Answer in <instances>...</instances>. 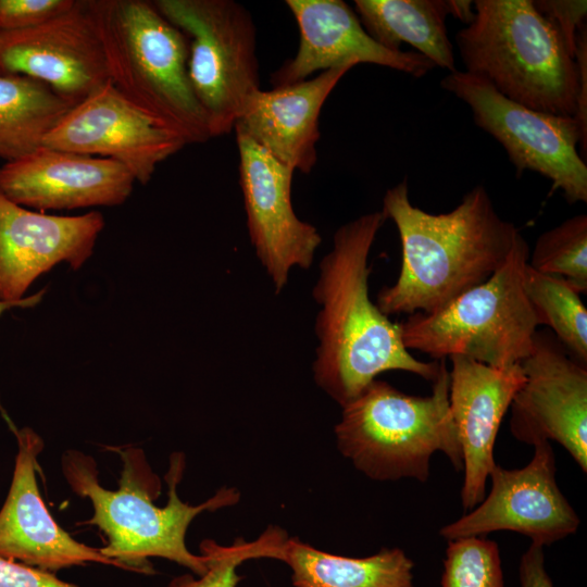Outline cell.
Wrapping results in <instances>:
<instances>
[{
    "mask_svg": "<svg viewBox=\"0 0 587 587\" xmlns=\"http://www.w3.org/2000/svg\"><path fill=\"white\" fill-rule=\"evenodd\" d=\"M385 221L383 212L375 211L341 225L312 290L320 305L314 380L340 407L384 372H410L433 383L440 369V360L415 359L402 342L399 324L370 298L369 254Z\"/></svg>",
    "mask_w": 587,
    "mask_h": 587,
    "instance_id": "cell-1",
    "label": "cell"
},
{
    "mask_svg": "<svg viewBox=\"0 0 587 587\" xmlns=\"http://www.w3.org/2000/svg\"><path fill=\"white\" fill-rule=\"evenodd\" d=\"M382 212L395 223L402 248L396 283L377 295L387 316L436 312L483 284L503 265L520 233L480 185L452 211L433 214L412 204L403 179L386 191Z\"/></svg>",
    "mask_w": 587,
    "mask_h": 587,
    "instance_id": "cell-2",
    "label": "cell"
},
{
    "mask_svg": "<svg viewBox=\"0 0 587 587\" xmlns=\"http://www.w3.org/2000/svg\"><path fill=\"white\" fill-rule=\"evenodd\" d=\"M117 451L123 460L117 490H108L100 485L91 457L77 450L66 451L62 457V471L71 489L92 503V517L82 524L99 527L108 538V544L99 548L101 553L135 573L153 574L149 558L155 557L173 561L195 575L203 574L207 571L205 558L188 550L185 542L187 529L203 511L237 503L239 491L223 487L199 505L182 501L177 485L183 477L185 458L176 452L171 457L165 475L168 500L161 508L154 503L161 483L143 451L136 448Z\"/></svg>",
    "mask_w": 587,
    "mask_h": 587,
    "instance_id": "cell-3",
    "label": "cell"
},
{
    "mask_svg": "<svg viewBox=\"0 0 587 587\" xmlns=\"http://www.w3.org/2000/svg\"><path fill=\"white\" fill-rule=\"evenodd\" d=\"M473 21L455 35L465 72L529 109L575 116L578 67L533 0H476Z\"/></svg>",
    "mask_w": 587,
    "mask_h": 587,
    "instance_id": "cell-4",
    "label": "cell"
},
{
    "mask_svg": "<svg viewBox=\"0 0 587 587\" xmlns=\"http://www.w3.org/2000/svg\"><path fill=\"white\" fill-rule=\"evenodd\" d=\"M116 90L132 104L180 133L208 141L205 116L188 77L186 35L146 0H90Z\"/></svg>",
    "mask_w": 587,
    "mask_h": 587,
    "instance_id": "cell-5",
    "label": "cell"
},
{
    "mask_svg": "<svg viewBox=\"0 0 587 587\" xmlns=\"http://www.w3.org/2000/svg\"><path fill=\"white\" fill-rule=\"evenodd\" d=\"M341 408L335 426L337 447L367 477L424 483L432 455L438 451L457 471L462 470V450L449 408L446 359L440 360L429 396L407 395L374 379Z\"/></svg>",
    "mask_w": 587,
    "mask_h": 587,
    "instance_id": "cell-6",
    "label": "cell"
},
{
    "mask_svg": "<svg viewBox=\"0 0 587 587\" xmlns=\"http://www.w3.org/2000/svg\"><path fill=\"white\" fill-rule=\"evenodd\" d=\"M528 257L519 233L503 265L483 284L436 312H415L398 323L404 347L437 360L462 354L498 369L520 363L540 325L523 286Z\"/></svg>",
    "mask_w": 587,
    "mask_h": 587,
    "instance_id": "cell-7",
    "label": "cell"
},
{
    "mask_svg": "<svg viewBox=\"0 0 587 587\" xmlns=\"http://www.w3.org/2000/svg\"><path fill=\"white\" fill-rule=\"evenodd\" d=\"M159 12L188 38V77L210 137L229 134L260 90L257 28L234 0H155Z\"/></svg>",
    "mask_w": 587,
    "mask_h": 587,
    "instance_id": "cell-8",
    "label": "cell"
},
{
    "mask_svg": "<svg viewBox=\"0 0 587 587\" xmlns=\"http://www.w3.org/2000/svg\"><path fill=\"white\" fill-rule=\"evenodd\" d=\"M441 87L469 105L476 125L505 150L517 172L533 171L552 182L569 203L587 201V141L573 116L529 109L500 93L487 80L454 71Z\"/></svg>",
    "mask_w": 587,
    "mask_h": 587,
    "instance_id": "cell-9",
    "label": "cell"
},
{
    "mask_svg": "<svg viewBox=\"0 0 587 587\" xmlns=\"http://www.w3.org/2000/svg\"><path fill=\"white\" fill-rule=\"evenodd\" d=\"M555 472L549 441L534 445L532 460L521 469L496 464L489 474V494L470 512L441 527L440 536L450 541L509 530L541 547L566 538L577 530L580 520L560 490Z\"/></svg>",
    "mask_w": 587,
    "mask_h": 587,
    "instance_id": "cell-10",
    "label": "cell"
},
{
    "mask_svg": "<svg viewBox=\"0 0 587 587\" xmlns=\"http://www.w3.org/2000/svg\"><path fill=\"white\" fill-rule=\"evenodd\" d=\"M520 366L524 383L510 409V430L521 442L560 444L587 471V365L550 332H536Z\"/></svg>",
    "mask_w": 587,
    "mask_h": 587,
    "instance_id": "cell-11",
    "label": "cell"
},
{
    "mask_svg": "<svg viewBox=\"0 0 587 587\" xmlns=\"http://www.w3.org/2000/svg\"><path fill=\"white\" fill-rule=\"evenodd\" d=\"M187 145L180 133L136 108L110 80L78 101L42 141L49 148L116 161L141 185Z\"/></svg>",
    "mask_w": 587,
    "mask_h": 587,
    "instance_id": "cell-12",
    "label": "cell"
},
{
    "mask_svg": "<svg viewBox=\"0 0 587 587\" xmlns=\"http://www.w3.org/2000/svg\"><path fill=\"white\" fill-rule=\"evenodd\" d=\"M239 184L247 227L257 258L279 294L294 267L309 268L322 237L300 220L291 202L295 171L249 138L236 135Z\"/></svg>",
    "mask_w": 587,
    "mask_h": 587,
    "instance_id": "cell-13",
    "label": "cell"
},
{
    "mask_svg": "<svg viewBox=\"0 0 587 587\" xmlns=\"http://www.w3.org/2000/svg\"><path fill=\"white\" fill-rule=\"evenodd\" d=\"M0 73L23 75L80 101L110 80L90 0L34 27L0 30Z\"/></svg>",
    "mask_w": 587,
    "mask_h": 587,
    "instance_id": "cell-14",
    "label": "cell"
},
{
    "mask_svg": "<svg viewBox=\"0 0 587 587\" xmlns=\"http://www.w3.org/2000/svg\"><path fill=\"white\" fill-rule=\"evenodd\" d=\"M104 218L98 211L53 215L15 203L0 191V301H17L59 263L78 270L92 255Z\"/></svg>",
    "mask_w": 587,
    "mask_h": 587,
    "instance_id": "cell-15",
    "label": "cell"
},
{
    "mask_svg": "<svg viewBox=\"0 0 587 587\" xmlns=\"http://www.w3.org/2000/svg\"><path fill=\"white\" fill-rule=\"evenodd\" d=\"M135 183L116 161L46 146L0 166V191L40 212L121 205Z\"/></svg>",
    "mask_w": 587,
    "mask_h": 587,
    "instance_id": "cell-16",
    "label": "cell"
},
{
    "mask_svg": "<svg viewBox=\"0 0 587 587\" xmlns=\"http://www.w3.org/2000/svg\"><path fill=\"white\" fill-rule=\"evenodd\" d=\"M11 429L18 450L10 490L0 510V555L50 573L89 562L124 570L100 549L75 540L59 526L36 479L37 457L43 441L28 427Z\"/></svg>",
    "mask_w": 587,
    "mask_h": 587,
    "instance_id": "cell-17",
    "label": "cell"
},
{
    "mask_svg": "<svg viewBox=\"0 0 587 587\" xmlns=\"http://www.w3.org/2000/svg\"><path fill=\"white\" fill-rule=\"evenodd\" d=\"M300 34L294 58L271 76L273 87L308 79L309 75L344 63H371L414 77L426 75L435 64L414 51H392L376 42L355 11L341 0H287Z\"/></svg>",
    "mask_w": 587,
    "mask_h": 587,
    "instance_id": "cell-18",
    "label": "cell"
},
{
    "mask_svg": "<svg viewBox=\"0 0 587 587\" xmlns=\"http://www.w3.org/2000/svg\"><path fill=\"white\" fill-rule=\"evenodd\" d=\"M449 359V408L463 458L461 502L471 511L486 496L498 430L524 374L519 363L498 369L462 354Z\"/></svg>",
    "mask_w": 587,
    "mask_h": 587,
    "instance_id": "cell-19",
    "label": "cell"
},
{
    "mask_svg": "<svg viewBox=\"0 0 587 587\" xmlns=\"http://www.w3.org/2000/svg\"><path fill=\"white\" fill-rule=\"evenodd\" d=\"M355 65L344 63L310 79L255 91L235 124V134L249 138L294 171L310 173L317 160L323 104Z\"/></svg>",
    "mask_w": 587,
    "mask_h": 587,
    "instance_id": "cell-20",
    "label": "cell"
},
{
    "mask_svg": "<svg viewBox=\"0 0 587 587\" xmlns=\"http://www.w3.org/2000/svg\"><path fill=\"white\" fill-rule=\"evenodd\" d=\"M354 8L366 33L383 47L399 51L405 42L435 66L457 71L446 27L449 0H355Z\"/></svg>",
    "mask_w": 587,
    "mask_h": 587,
    "instance_id": "cell-21",
    "label": "cell"
},
{
    "mask_svg": "<svg viewBox=\"0 0 587 587\" xmlns=\"http://www.w3.org/2000/svg\"><path fill=\"white\" fill-rule=\"evenodd\" d=\"M279 561L291 570L295 587H413V561L400 548L348 558L287 538Z\"/></svg>",
    "mask_w": 587,
    "mask_h": 587,
    "instance_id": "cell-22",
    "label": "cell"
},
{
    "mask_svg": "<svg viewBox=\"0 0 587 587\" xmlns=\"http://www.w3.org/2000/svg\"><path fill=\"white\" fill-rule=\"evenodd\" d=\"M76 103L33 78L0 73V158L14 161L42 146Z\"/></svg>",
    "mask_w": 587,
    "mask_h": 587,
    "instance_id": "cell-23",
    "label": "cell"
},
{
    "mask_svg": "<svg viewBox=\"0 0 587 587\" xmlns=\"http://www.w3.org/2000/svg\"><path fill=\"white\" fill-rule=\"evenodd\" d=\"M523 286L540 325H547L566 351L587 365V309L563 277L538 272L528 263Z\"/></svg>",
    "mask_w": 587,
    "mask_h": 587,
    "instance_id": "cell-24",
    "label": "cell"
},
{
    "mask_svg": "<svg viewBox=\"0 0 587 587\" xmlns=\"http://www.w3.org/2000/svg\"><path fill=\"white\" fill-rule=\"evenodd\" d=\"M287 538L285 530L270 526L252 541L237 538L233 545L222 546L212 539H204L200 544V554L205 558L207 571L197 577L192 574L177 576L167 587H237L241 580L237 574L240 564L260 558L279 560Z\"/></svg>",
    "mask_w": 587,
    "mask_h": 587,
    "instance_id": "cell-25",
    "label": "cell"
},
{
    "mask_svg": "<svg viewBox=\"0 0 587 587\" xmlns=\"http://www.w3.org/2000/svg\"><path fill=\"white\" fill-rule=\"evenodd\" d=\"M527 263L538 272L563 277L578 294L587 292V215H575L544 232Z\"/></svg>",
    "mask_w": 587,
    "mask_h": 587,
    "instance_id": "cell-26",
    "label": "cell"
},
{
    "mask_svg": "<svg viewBox=\"0 0 587 587\" xmlns=\"http://www.w3.org/2000/svg\"><path fill=\"white\" fill-rule=\"evenodd\" d=\"M441 587H505L498 545L486 537L448 541Z\"/></svg>",
    "mask_w": 587,
    "mask_h": 587,
    "instance_id": "cell-27",
    "label": "cell"
},
{
    "mask_svg": "<svg viewBox=\"0 0 587 587\" xmlns=\"http://www.w3.org/2000/svg\"><path fill=\"white\" fill-rule=\"evenodd\" d=\"M75 0H0V30L42 24L73 7Z\"/></svg>",
    "mask_w": 587,
    "mask_h": 587,
    "instance_id": "cell-28",
    "label": "cell"
},
{
    "mask_svg": "<svg viewBox=\"0 0 587 587\" xmlns=\"http://www.w3.org/2000/svg\"><path fill=\"white\" fill-rule=\"evenodd\" d=\"M536 9L555 27L569 52L574 57L576 38L586 25L587 2L585 0H539Z\"/></svg>",
    "mask_w": 587,
    "mask_h": 587,
    "instance_id": "cell-29",
    "label": "cell"
},
{
    "mask_svg": "<svg viewBox=\"0 0 587 587\" xmlns=\"http://www.w3.org/2000/svg\"><path fill=\"white\" fill-rule=\"evenodd\" d=\"M0 587H78L53 573L0 555Z\"/></svg>",
    "mask_w": 587,
    "mask_h": 587,
    "instance_id": "cell-30",
    "label": "cell"
},
{
    "mask_svg": "<svg viewBox=\"0 0 587 587\" xmlns=\"http://www.w3.org/2000/svg\"><path fill=\"white\" fill-rule=\"evenodd\" d=\"M520 587H553L545 566L544 547L530 544L519 566Z\"/></svg>",
    "mask_w": 587,
    "mask_h": 587,
    "instance_id": "cell-31",
    "label": "cell"
},
{
    "mask_svg": "<svg viewBox=\"0 0 587 587\" xmlns=\"http://www.w3.org/2000/svg\"><path fill=\"white\" fill-rule=\"evenodd\" d=\"M574 59L578 67L579 93L577 110L574 118L576 120L584 140L587 141V28L580 27L576 38V48Z\"/></svg>",
    "mask_w": 587,
    "mask_h": 587,
    "instance_id": "cell-32",
    "label": "cell"
},
{
    "mask_svg": "<svg viewBox=\"0 0 587 587\" xmlns=\"http://www.w3.org/2000/svg\"><path fill=\"white\" fill-rule=\"evenodd\" d=\"M45 291L46 289H41L40 291L32 295V296H27V297H24L23 299L21 300H17V301H0V316L8 310L12 309V308H33L35 305H37L42 297L45 296ZM0 412L3 416V419L7 421L8 425H12L13 422L10 420V417L8 416V414L5 413V410L4 408L2 407V403H1V400H0Z\"/></svg>",
    "mask_w": 587,
    "mask_h": 587,
    "instance_id": "cell-33",
    "label": "cell"
},
{
    "mask_svg": "<svg viewBox=\"0 0 587 587\" xmlns=\"http://www.w3.org/2000/svg\"><path fill=\"white\" fill-rule=\"evenodd\" d=\"M450 15H453L461 22L469 25L475 15L474 5L472 1L467 0H449Z\"/></svg>",
    "mask_w": 587,
    "mask_h": 587,
    "instance_id": "cell-34",
    "label": "cell"
}]
</instances>
